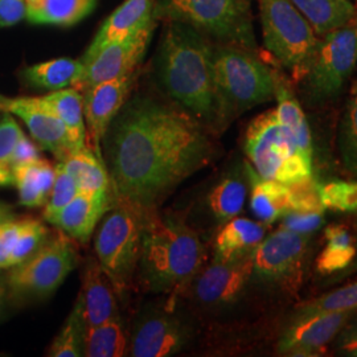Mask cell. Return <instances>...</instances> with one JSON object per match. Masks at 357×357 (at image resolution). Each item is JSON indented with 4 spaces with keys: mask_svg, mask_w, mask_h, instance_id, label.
<instances>
[{
    "mask_svg": "<svg viewBox=\"0 0 357 357\" xmlns=\"http://www.w3.org/2000/svg\"><path fill=\"white\" fill-rule=\"evenodd\" d=\"M215 45L199 29L168 22L159 45L158 78L168 100L218 134Z\"/></svg>",
    "mask_w": 357,
    "mask_h": 357,
    "instance_id": "2",
    "label": "cell"
},
{
    "mask_svg": "<svg viewBox=\"0 0 357 357\" xmlns=\"http://www.w3.org/2000/svg\"><path fill=\"white\" fill-rule=\"evenodd\" d=\"M356 253V245L335 246L327 243L317 258V270L321 275L337 274L354 262Z\"/></svg>",
    "mask_w": 357,
    "mask_h": 357,
    "instance_id": "39",
    "label": "cell"
},
{
    "mask_svg": "<svg viewBox=\"0 0 357 357\" xmlns=\"http://www.w3.org/2000/svg\"><path fill=\"white\" fill-rule=\"evenodd\" d=\"M78 298L81 299L88 327L122 318L114 283L94 257L88 259L84 268Z\"/></svg>",
    "mask_w": 357,
    "mask_h": 357,
    "instance_id": "19",
    "label": "cell"
},
{
    "mask_svg": "<svg viewBox=\"0 0 357 357\" xmlns=\"http://www.w3.org/2000/svg\"><path fill=\"white\" fill-rule=\"evenodd\" d=\"M50 237V230L40 220H36L33 217H24L23 227L20 229L13 255L10 258V268L35 255L38 249L48 241Z\"/></svg>",
    "mask_w": 357,
    "mask_h": 357,
    "instance_id": "35",
    "label": "cell"
},
{
    "mask_svg": "<svg viewBox=\"0 0 357 357\" xmlns=\"http://www.w3.org/2000/svg\"><path fill=\"white\" fill-rule=\"evenodd\" d=\"M97 0H26V19L32 24L69 26L85 19Z\"/></svg>",
    "mask_w": 357,
    "mask_h": 357,
    "instance_id": "25",
    "label": "cell"
},
{
    "mask_svg": "<svg viewBox=\"0 0 357 357\" xmlns=\"http://www.w3.org/2000/svg\"><path fill=\"white\" fill-rule=\"evenodd\" d=\"M54 169H56V175H54L53 187L43 209V218L48 222H51L53 217L59 215L78 193L76 180L66 171L63 162H59L54 166Z\"/></svg>",
    "mask_w": 357,
    "mask_h": 357,
    "instance_id": "36",
    "label": "cell"
},
{
    "mask_svg": "<svg viewBox=\"0 0 357 357\" xmlns=\"http://www.w3.org/2000/svg\"><path fill=\"white\" fill-rule=\"evenodd\" d=\"M205 262L204 243L183 220L165 215L160 209L143 216L135 280L142 290L166 294L172 299L185 293Z\"/></svg>",
    "mask_w": 357,
    "mask_h": 357,
    "instance_id": "3",
    "label": "cell"
},
{
    "mask_svg": "<svg viewBox=\"0 0 357 357\" xmlns=\"http://www.w3.org/2000/svg\"><path fill=\"white\" fill-rule=\"evenodd\" d=\"M7 101H8V98L0 94V112H3V110H4V106H6Z\"/></svg>",
    "mask_w": 357,
    "mask_h": 357,
    "instance_id": "49",
    "label": "cell"
},
{
    "mask_svg": "<svg viewBox=\"0 0 357 357\" xmlns=\"http://www.w3.org/2000/svg\"><path fill=\"white\" fill-rule=\"evenodd\" d=\"M86 320L81 299L77 296L64 326L53 339L51 347L47 351L50 357H82L85 356V332Z\"/></svg>",
    "mask_w": 357,
    "mask_h": 357,
    "instance_id": "32",
    "label": "cell"
},
{
    "mask_svg": "<svg viewBox=\"0 0 357 357\" xmlns=\"http://www.w3.org/2000/svg\"><path fill=\"white\" fill-rule=\"evenodd\" d=\"M13 216H15L13 215V205L4 203V202H0V225Z\"/></svg>",
    "mask_w": 357,
    "mask_h": 357,
    "instance_id": "48",
    "label": "cell"
},
{
    "mask_svg": "<svg viewBox=\"0 0 357 357\" xmlns=\"http://www.w3.org/2000/svg\"><path fill=\"white\" fill-rule=\"evenodd\" d=\"M24 217L13 216L0 225V268H10V258Z\"/></svg>",
    "mask_w": 357,
    "mask_h": 357,
    "instance_id": "42",
    "label": "cell"
},
{
    "mask_svg": "<svg viewBox=\"0 0 357 357\" xmlns=\"http://www.w3.org/2000/svg\"><path fill=\"white\" fill-rule=\"evenodd\" d=\"M243 151L261 178L289 185L312 176V158L299 149L275 109L255 116L249 123Z\"/></svg>",
    "mask_w": 357,
    "mask_h": 357,
    "instance_id": "6",
    "label": "cell"
},
{
    "mask_svg": "<svg viewBox=\"0 0 357 357\" xmlns=\"http://www.w3.org/2000/svg\"><path fill=\"white\" fill-rule=\"evenodd\" d=\"M213 135L171 100L130 96L101 144L114 204L142 217L159 211L180 184L215 160Z\"/></svg>",
    "mask_w": 357,
    "mask_h": 357,
    "instance_id": "1",
    "label": "cell"
},
{
    "mask_svg": "<svg viewBox=\"0 0 357 357\" xmlns=\"http://www.w3.org/2000/svg\"><path fill=\"white\" fill-rule=\"evenodd\" d=\"M40 100L63 121L76 153L86 149V123L82 93L72 86L51 91L47 96L40 97Z\"/></svg>",
    "mask_w": 357,
    "mask_h": 357,
    "instance_id": "27",
    "label": "cell"
},
{
    "mask_svg": "<svg viewBox=\"0 0 357 357\" xmlns=\"http://www.w3.org/2000/svg\"><path fill=\"white\" fill-rule=\"evenodd\" d=\"M0 118V174L3 167L11 158L19 141L24 137V131L19 126L13 115L8 112Z\"/></svg>",
    "mask_w": 357,
    "mask_h": 357,
    "instance_id": "40",
    "label": "cell"
},
{
    "mask_svg": "<svg viewBox=\"0 0 357 357\" xmlns=\"http://www.w3.org/2000/svg\"><path fill=\"white\" fill-rule=\"evenodd\" d=\"M258 7L265 48L294 78L302 79L321 38L290 0H258Z\"/></svg>",
    "mask_w": 357,
    "mask_h": 357,
    "instance_id": "7",
    "label": "cell"
},
{
    "mask_svg": "<svg viewBox=\"0 0 357 357\" xmlns=\"http://www.w3.org/2000/svg\"><path fill=\"white\" fill-rule=\"evenodd\" d=\"M153 17L188 24L222 44L257 50L252 0H155Z\"/></svg>",
    "mask_w": 357,
    "mask_h": 357,
    "instance_id": "5",
    "label": "cell"
},
{
    "mask_svg": "<svg viewBox=\"0 0 357 357\" xmlns=\"http://www.w3.org/2000/svg\"><path fill=\"white\" fill-rule=\"evenodd\" d=\"M311 236L280 227L253 253L252 282L273 293L293 294L303 278Z\"/></svg>",
    "mask_w": 357,
    "mask_h": 357,
    "instance_id": "11",
    "label": "cell"
},
{
    "mask_svg": "<svg viewBox=\"0 0 357 357\" xmlns=\"http://www.w3.org/2000/svg\"><path fill=\"white\" fill-rule=\"evenodd\" d=\"M26 15V0H0V28L20 23Z\"/></svg>",
    "mask_w": 357,
    "mask_h": 357,
    "instance_id": "43",
    "label": "cell"
},
{
    "mask_svg": "<svg viewBox=\"0 0 357 357\" xmlns=\"http://www.w3.org/2000/svg\"><path fill=\"white\" fill-rule=\"evenodd\" d=\"M56 169L43 158L22 167L15 176L19 203L26 208L44 206L53 187Z\"/></svg>",
    "mask_w": 357,
    "mask_h": 357,
    "instance_id": "29",
    "label": "cell"
},
{
    "mask_svg": "<svg viewBox=\"0 0 357 357\" xmlns=\"http://www.w3.org/2000/svg\"><path fill=\"white\" fill-rule=\"evenodd\" d=\"M128 351V333L125 330L122 318L86 327L85 356H126Z\"/></svg>",
    "mask_w": 357,
    "mask_h": 357,
    "instance_id": "31",
    "label": "cell"
},
{
    "mask_svg": "<svg viewBox=\"0 0 357 357\" xmlns=\"http://www.w3.org/2000/svg\"><path fill=\"white\" fill-rule=\"evenodd\" d=\"M335 349L339 355L357 357V319L347 323L343 330L337 333Z\"/></svg>",
    "mask_w": 357,
    "mask_h": 357,
    "instance_id": "44",
    "label": "cell"
},
{
    "mask_svg": "<svg viewBox=\"0 0 357 357\" xmlns=\"http://www.w3.org/2000/svg\"><path fill=\"white\" fill-rule=\"evenodd\" d=\"M114 205L112 192L82 193L53 217L50 224L77 243H86L93 237L105 213Z\"/></svg>",
    "mask_w": 357,
    "mask_h": 357,
    "instance_id": "18",
    "label": "cell"
},
{
    "mask_svg": "<svg viewBox=\"0 0 357 357\" xmlns=\"http://www.w3.org/2000/svg\"><path fill=\"white\" fill-rule=\"evenodd\" d=\"M356 248H357V241H356ZM357 273V253L356 257H355V259H354V262L348 266V268H344L343 271H340V273H337V274H333L332 275L331 283H336V282L343 281L345 278H348V277H351V275H354V274H356Z\"/></svg>",
    "mask_w": 357,
    "mask_h": 357,
    "instance_id": "46",
    "label": "cell"
},
{
    "mask_svg": "<svg viewBox=\"0 0 357 357\" xmlns=\"http://www.w3.org/2000/svg\"><path fill=\"white\" fill-rule=\"evenodd\" d=\"M246 171L250 181V211L255 220L270 225L291 211L287 184L261 178L249 162H246Z\"/></svg>",
    "mask_w": 357,
    "mask_h": 357,
    "instance_id": "23",
    "label": "cell"
},
{
    "mask_svg": "<svg viewBox=\"0 0 357 357\" xmlns=\"http://www.w3.org/2000/svg\"><path fill=\"white\" fill-rule=\"evenodd\" d=\"M174 308L175 301L171 299L163 308L142 312L128 333V356H172L185 348L191 342V327Z\"/></svg>",
    "mask_w": 357,
    "mask_h": 357,
    "instance_id": "12",
    "label": "cell"
},
{
    "mask_svg": "<svg viewBox=\"0 0 357 357\" xmlns=\"http://www.w3.org/2000/svg\"><path fill=\"white\" fill-rule=\"evenodd\" d=\"M355 311L315 312L293 317L282 332L277 349L284 356H319L343 330Z\"/></svg>",
    "mask_w": 357,
    "mask_h": 357,
    "instance_id": "16",
    "label": "cell"
},
{
    "mask_svg": "<svg viewBox=\"0 0 357 357\" xmlns=\"http://www.w3.org/2000/svg\"><path fill=\"white\" fill-rule=\"evenodd\" d=\"M85 72V65L78 59H54L24 68L22 77L26 85L33 89L56 91L76 88Z\"/></svg>",
    "mask_w": 357,
    "mask_h": 357,
    "instance_id": "24",
    "label": "cell"
},
{
    "mask_svg": "<svg viewBox=\"0 0 357 357\" xmlns=\"http://www.w3.org/2000/svg\"><path fill=\"white\" fill-rule=\"evenodd\" d=\"M274 100L277 101L275 112L282 125L290 131L294 141L296 142L299 149L306 153L307 156L312 158V137L306 115L302 110L301 103L294 96L289 81L280 73L277 77Z\"/></svg>",
    "mask_w": 357,
    "mask_h": 357,
    "instance_id": "28",
    "label": "cell"
},
{
    "mask_svg": "<svg viewBox=\"0 0 357 357\" xmlns=\"http://www.w3.org/2000/svg\"><path fill=\"white\" fill-rule=\"evenodd\" d=\"M357 66V17L321 36L302 79L307 102L319 106L337 98Z\"/></svg>",
    "mask_w": 357,
    "mask_h": 357,
    "instance_id": "10",
    "label": "cell"
},
{
    "mask_svg": "<svg viewBox=\"0 0 357 357\" xmlns=\"http://www.w3.org/2000/svg\"><path fill=\"white\" fill-rule=\"evenodd\" d=\"M326 240L328 245L335 246H352L356 245L352 234L342 225H330L326 228Z\"/></svg>",
    "mask_w": 357,
    "mask_h": 357,
    "instance_id": "45",
    "label": "cell"
},
{
    "mask_svg": "<svg viewBox=\"0 0 357 357\" xmlns=\"http://www.w3.org/2000/svg\"><path fill=\"white\" fill-rule=\"evenodd\" d=\"M143 217L128 206L114 204L94 231L96 258L113 281L119 299L137 280L142 249Z\"/></svg>",
    "mask_w": 357,
    "mask_h": 357,
    "instance_id": "9",
    "label": "cell"
},
{
    "mask_svg": "<svg viewBox=\"0 0 357 357\" xmlns=\"http://www.w3.org/2000/svg\"><path fill=\"white\" fill-rule=\"evenodd\" d=\"M155 26L156 20L153 19L135 32L102 48L85 64V72L77 84V89L82 91L96 84L125 76L139 69L151 43Z\"/></svg>",
    "mask_w": 357,
    "mask_h": 357,
    "instance_id": "15",
    "label": "cell"
},
{
    "mask_svg": "<svg viewBox=\"0 0 357 357\" xmlns=\"http://www.w3.org/2000/svg\"><path fill=\"white\" fill-rule=\"evenodd\" d=\"M8 302V287H7V281L6 277H0V317L4 311V307Z\"/></svg>",
    "mask_w": 357,
    "mask_h": 357,
    "instance_id": "47",
    "label": "cell"
},
{
    "mask_svg": "<svg viewBox=\"0 0 357 357\" xmlns=\"http://www.w3.org/2000/svg\"><path fill=\"white\" fill-rule=\"evenodd\" d=\"M155 0H125L112 13L91 40L88 50L79 59L82 64L90 60L110 43L125 38L153 20Z\"/></svg>",
    "mask_w": 357,
    "mask_h": 357,
    "instance_id": "20",
    "label": "cell"
},
{
    "mask_svg": "<svg viewBox=\"0 0 357 357\" xmlns=\"http://www.w3.org/2000/svg\"><path fill=\"white\" fill-rule=\"evenodd\" d=\"M3 112L20 118L38 147L51 153L59 162L76 153L63 121L40 97L8 98Z\"/></svg>",
    "mask_w": 357,
    "mask_h": 357,
    "instance_id": "17",
    "label": "cell"
},
{
    "mask_svg": "<svg viewBox=\"0 0 357 357\" xmlns=\"http://www.w3.org/2000/svg\"><path fill=\"white\" fill-rule=\"evenodd\" d=\"M355 310H357V282L349 283L331 293L323 294L310 302L299 305L294 312V317H303L315 312Z\"/></svg>",
    "mask_w": 357,
    "mask_h": 357,
    "instance_id": "34",
    "label": "cell"
},
{
    "mask_svg": "<svg viewBox=\"0 0 357 357\" xmlns=\"http://www.w3.org/2000/svg\"><path fill=\"white\" fill-rule=\"evenodd\" d=\"M218 132L231 121L275 97L278 72L265 64L255 52L220 44L213 51Z\"/></svg>",
    "mask_w": 357,
    "mask_h": 357,
    "instance_id": "4",
    "label": "cell"
},
{
    "mask_svg": "<svg viewBox=\"0 0 357 357\" xmlns=\"http://www.w3.org/2000/svg\"><path fill=\"white\" fill-rule=\"evenodd\" d=\"M320 38L357 17L352 0H290Z\"/></svg>",
    "mask_w": 357,
    "mask_h": 357,
    "instance_id": "26",
    "label": "cell"
},
{
    "mask_svg": "<svg viewBox=\"0 0 357 357\" xmlns=\"http://www.w3.org/2000/svg\"><path fill=\"white\" fill-rule=\"evenodd\" d=\"M268 225L258 220L233 217L224 222L213 243V258L229 261L252 255L266 237Z\"/></svg>",
    "mask_w": 357,
    "mask_h": 357,
    "instance_id": "21",
    "label": "cell"
},
{
    "mask_svg": "<svg viewBox=\"0 0 357 357\" xmlns=\"http://www.w3.org/2000/svg\"><path fill=\"white\" fill-rule=\"evenodd\" d=\"M66 171L76 180L78 192L102 193L112 192L110 178L102 158L93 153L89 147L70 153L63 160Z\"/></svg>",
    "mask_w": 357,
    "mask_h": 357,
    "instance_id": "30",
    "label": "cell"
},
{
    "mask_svg": "<svg viewBox=\"0 0 357 357\" xmlns=\"http://www.w3.org/2000/svg\"><path fill=\"white\" fill-rule=\"evenodd\" d=\"M249 185L246 163H243V167H233L224 174L208 192L205 205L220 225L243 212Z\"/></svg>",
    "mask_w": 357,
    "mask_h": 357,
    "instance_id": "22",
    "label": "cell"
},
{
    "mask_svg": "<svg viewBox=\"0 0 357 357\" xmlns=\"http://www.w3.org/2000/svg\"><path fill=\"white\" fill-rule=\"evenodd\" d=\"M320 199L326 209L356 212L357 178L352 181L335 180L320 185Z\"/></svg>",
    "mask_w": 357,
    "mask_h": 357,
    "instance_id": "37",
    "label": "cell"
},
{
    "mask_svg": "<svg viewBox=\"0 0 357 357\" xmlns=\"http://www.w3.org/2000/svg\"><path fill=\"white\" fill-rule=\"evenodd\" d=\"M337 147L345 171L357 178V81L351 89L340 119Z\"/></svg>",
    "mask_w": 357,
    "mask_h": 357,
    "instance_id": "33",
    "label": "cell"
},
{
    "mask_svg": "<svg viewBox=\"0 0 357 357\" xmlns=\"http://www.w3.org/2000/svg\"><path fill=\"white\" fill-rule=\"evenodd\" d=\"M281 220L282 228L307 236H311L314 231L319 230L324 224V217L321 212L290 211L283 215Z\"/></svg>",
    "mask_w": 357,
    "mask_h": 357,
    "instance_id": "41",
    "label": "cell"
},
{
    "mask_svg": "<svg viewBox=\"0 0 357 357\" xmlns=\"http://www.w3.org/2000/svg\"><path fill=\"white\" fill-rule=\"evenodd\" d=\"M319 188L320 184L312 176L294 184H289L291 211L324 213L326 208L320 199Z\"/></svg>",
    "mask_w": 357,
    "mask_h": 357,
    "instance_id": "38",
    "label": "cell"
},
{
    "mask_svg": "<svg viewBox=\"0 0 357 357\" xmlns=\"http://www.w3.org/2000/svg\"><path fill=\"white\" fill-rule=\"evenodd\" d=\"M253 253L229 261L213 258L197 273L185 291H190L202 306L213 308L233 305L252 283Z\"/></svg>",
    "mask_w": 357,
    "mask_h": 357,
    "instance_id": "13",
    "label": "cell"
},
{
    "mask_svg": "<svg viewBox=\"0 0 357 357\" xmlns=\"http://www.w3.org/2000/svg\"><path fill=\"white\" fill-rule=\"evenodd\" d=\"M65 233L50 237L35 255L8 268V302L26 306L45 301L59 290L78 262L76 248Z\"/></svg>",
    "mask_w": 357,
    "mask_h": 357,
    "instance_id": "8",
    "label": "cell"
},
{
    "mask_svg": "<svg viewBox=\"0 0 357 357\" xmlns=\"http://www.w3.org/2000/svg\"><path fill=\"white\" fill-rule=\"evenodd\" d=\"M139 73L141 69H137L125 76L103 81L81 91L86 123V146L100 158H102L103 137L112 121L128 102Z\"/></svg>",
    "mask_w": 357,
    "mask_h": 357,
    "instance_id": "14",
    "label": "cell"
}]
</instances>
